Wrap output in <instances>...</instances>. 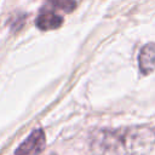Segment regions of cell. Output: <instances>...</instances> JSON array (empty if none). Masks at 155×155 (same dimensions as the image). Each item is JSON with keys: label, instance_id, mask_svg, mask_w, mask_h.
Instances as JSON below:
<instances>
[{"label": "cell", "instance_id": "1", "mask_svg": "<svg viewBox=\"0 0 155 155\" xmlns=\"http://www.w3.org/2000/svg\"><path fill=\"white\" fill-rule=\"evenodd\" d=\"M155 145V131L148 126L97 130L91 134L94 155H147Z\"/></svg>", "mask_w": 155, "mask_h": 155}, {"label": "cell", "instance_id": "2", "mask_svg": "<svg viewBox=\"0 0 155 155\" xmlns=\"http://www.w3.org/2000/svg\"><path fill=\"white\" fill-rule=\"evenodd\" d=\"M46 145V137L42 130H34L17 148L15 155H40Z\"/></svg>", "mask_w": 155, "mask_h": 155}, {"label": "cell", "instance_id": "3", "mask_svg": "<svg viewBox=\"0 0 155 155\" xmlns=\"http://www.w3.org/2000/svg\"><path fill=\"white\" fill-rule=\"evenodd\" d=\"M138 64L143 74H150L155 70V44L150 42L142 47L138 56Z\"/></svg>", "mask_w": 155, "mask_h": 155}, {"label": "cell", "instance_id": "4", "mask_svg": "<svg viewBox=\"0 0 155 155\" xmlns=\"http://www.w3.org/2000/svg\"><path fill=\"white\" fill-rule=\"evenodd\" d=\"M63 18L52 11H45L40 13L35 21V25L41 30H52L62 25Z\"/></svg>", "mask_w": 155, "mask_h": 155}, {"label": "cell", "instance_id": "5", "mask_svg": "<svg viewBox=\"0 0 155 155\" xmlns=\"http://www.w3.org/2000/svg\"><path fill=\"white\" fill-rule=\"evenodd\" d=\"M53 7L63 10L64 12H73L76 7V0H47Z\"/></svg>", "mask_w": 155, "mask_h": 155}]
</instances>
